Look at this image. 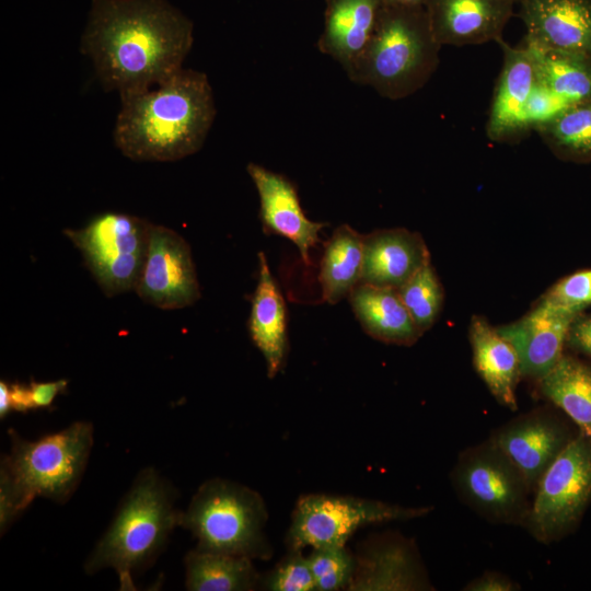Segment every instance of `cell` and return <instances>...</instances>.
<instances>
[{
    "label": "cell",
    "instance_id": "cell-21",
    "mask_svg": "<svg viewBox=\"0 0 591 591\" xmlns=\"http://www.w3.org/2000/svg\"><path fill=\"white\" fill-rule=\"evenodd\" d=\"M473 364L495 399L518 409L517 387L522 379L517 350L488 320L473 315L468 327Z\"/></svg>",
    "mask_w": 591,
    "mask_h": 591
},
{
    "label": "cell",
    "instance_id": "cell-34",
    "mask_svg": "<svg viewBox=\"0 0 591 591\" xmlns=\"http://www.w3.org/2000/svg\"><path fill=\"white\" fill-rule=\"evenodd\" d=\"M566 349L591 360V312L575 316L567 333Z\"/></svg>",
    "mask_w": 591,
    "mask_h": 591
},
{
    "label": "cell",
    "instance_id": "cell-12",
    "mask_svg": "<svg viewBox=\"0 0 591 591\" xmlns=\"http://www.w3.org/2000/svg\"><path fill=\"white\" fill-rule=\"evenodd\" d=\"M577 433L549 408L538 407L506 422L490 439L520 470L533 494L542 475Z\"/></svg>",
    "mask_w": 591,
    "mask_h": 591
},
{
    "label": "cell",
    "instance_id": "cell-17",
    "mask_svg": "<svg viewBox=\"0 0 591 591\" xmlns=\"http://www.w3.org/2000/svg\"><path fill=\"white\" fill-rule=\"evenodd\" d=\"M520 4L526 40L591 56V0H521Z\"/></svg>",
    "mask_w": 591,
    "mask_h": 591
},
{
    "label": "cell",
    "instance_id": "cell-25",
    "mask_svg": "<svg viewBox=\"0 0 591 591\" xmlns=\"http://www.w3.org/2000/svg\"><path fill=\"white\" fill-rule=\"evenodd\" d=\"M363 264V235L349 224L337 227L325 243L318 281L323 300L336 304L348 298L360 283Z\"/></svg>",
    "mask_w": 591,
    "mask_h": 591
},
{
    "label": "cell",
    "instance_id": "cell-8",
    "mask_svg": "<svg viewBox=\"0 0 591 591\" xmlns=\"http://www.w3.org/2000/svg\"><path fill=\"white\" fill-rule=\"evenodd\" d=\"M591 503V437L579 431L548 466L532 496L525 528L540 543L569 534Z\"/></svg>",
    "mask_w": 591,
    "mask_h": 591
},
{
    "label": "cell",
    "instance_id": "cell-28",
    "mask_svg": "<svg viewBox=\"0 0 591 591\" xmlns=\"http://www.w3.org/2000/svg\"><path fill=\"white\" fill-rule=\"evenodd\" d=\"M534 130L557 158L575 163L591 162V101L568 106Z\"/></svg>",
    "mask_w": 591,
    "mask_h": 591
},
{
    "label": "cell",
    "instance_id": "cell-32",
    "mask_svg": "<svg viewBox=\"0 0 591 591\" xmlns=\"http://www.w3.org/2000/svg\"><path fill=\"white\" fill-rule=\"evenodd\" d=\"M263 586L270 591H315L308 557L300 551H290L266 576Z\"/></svg>",
    "mask_w": 591,
    "mask_h": 591
},
{
    "label": "cell",
    "instance_id": "cell-19",
    "mask_svg": "<svg viewBox=\"0 0 591 591\" xmlns=\"http://www.w3.org/2000/svg\"><path fill=\"white\" fill-rule=\"evenodd\" d=\"M430 263L422 236L405 228L375 230L363 235L360 283L397 289Z\"/></svg>",
    "mask_w": 591,
    "mask_h": 591
},
{
    "label": "cell",
    "instance_id": "cell-33",
    "mask_svg": "<svg viewBox=\"0 0 591 591\" xmlns=\"http://www.w3.org/2000/svg\"><path fill=\"white\" fill-rule=\"evenodd\" d=\"M568 106H570L568 102L536 79V83L525 107V123L528 129H535L552 120Z\"/></svg>",
    "mask_w": 591,
    "mask_h": 591
},
{
    "label": "cell",
    "instance_id": "cell-14",
    "mask_svg": "<svg viewBox=\"0 0 591 591\" xmlns=\"http://www.w3.org/2000/svg\"><path fill=\"white\" fill-rule=\"evenodd\" d=\"M246 170L259 197V217L265 232L290 240L309 264L310 250L320 242L318 233L326 224L306 218L297 188L286 176L256 163H248Z\"/></svg>",
    "mask_w": 591,
    "mask_h": 591
},
{
    "label": "cell",
    "instance_id": "cell-1",
    "mask_svg": "<svg viewBox=\"0 0 591 591\" xmlns=\"http://www.w3.org/2000/svg\"><path fill=\"white\" fill-rule=\"evenodd\" d=\"M193 43V22L167 0H91L81 51L124 97L181 70Z\"/></svg>",
    "mask_w": 591,
    "mask_h": 591
},
{
    "label": "cell",
    "instance_id": "cell-9",
    "mask_svg": "<svg viewBox=\"0 0 591 591\" xmlns=\"http://www.w3.org/2000/svg\"><path fill=\"white\" fill-rule=\"evenodd\" d=\"M432 507H403L375 499L308 494L294 507L287 534L290 551L346 546L361 528L428 514Z\"/></svg>",
    "mask_w": 591,
    "mask_h": 591
},
{
    "label": "cell",
    "instance_id": "cell-6",
    "mask_svg": "<svg viewBox=\"0 0 591 591\" xmlns=\"http://www.w3.org/2000/svg\"><path fill=\"white\" fill-rule=\"evenodd\" d=\"M267 510L255 490L225 479L205 482L196 491L179 525L198 541V548L267 559L271 547L265 536Z\"/></svg>",
    "mask_w": 591,
    "mask_h": 591
},
{
    "label": "cell",
    "instance_id": "cell-26",
    "mask_svg": "<svg viewBox=\"0 0 591 591\" xmlns=\"http://www.w3.org/2000/svg\"><path fill=\"white\" fill-rule=\"evenodd\" d=\"M536 79L570 105L591 101V56L544 48L525 38Z\"/></svg>",
    "mask_w": 591,
    "mask_h": 591
},
{
    "label": "cell",
    "instance_id": "cell-10",
    "mask_svg": "<svg viewBox=\"0 0 591 591\" xmlns=\"http://www.w3.org/2000/svg\"><path fill=\"white\" fill-rule=\"evenodd\" d=\"M150 222L120 212L95 216L84 228L65 230L108 297L135 289L150 235Z\"/></svg>",
    "mask_w": 591,
    "mask_h": 591
},
{
    "label": "cell",
    "instance_id": "cell-4",
    "mask_svg": "<svg viewBox=\"0 0 591 591\" xmlns=\"http://www.w3.org/2000/svg\"><path fill=\"white\" fill-rule=\"evenodd\" d=\"M426 7L386 3L364 51L346 72L381 96L401 100L421 89L439 65Z\"/></svg>",
    "mask_w": 591,
    "mask_h": 591
},
{
    "label": "cell",
    "instance_id": "cell-27",
    "mask_svg": "<svg viewBox=\"0 0 591 591\" xmlns=\"http://www.w3.org/2000/svg\"><path fill=\"white\" fill-rule=\"evenodd\" d=\"M253 559L196 547L185 557V586L190 591H245L257 584Z\"/></svg>",
    "mask_w": 591,
    "mask_h": 591
},
{
    "label": "cell",
    "instance_id": "cell-40",
    "mask_svg": "<svg viewBox=\"0 0 591 591\" xmlns=\"http://www.w3.org/2000/svg\"><path fill=\"white\" fill-rule=\"evenodd\" d=\"M509 1H511L514 4L515 2L520 3L521 0H509Z\"/></svg>",
    "mask_w": 591,
    "mask_h": 591
},
{
    "label": "cell",
    "instance_id": "cell-39",
    "mask_svg": "<svg viewBox=\"0 0 591 591\" xmlns=\"http://www.w3.org/2000/svg\"><path fill=\"white\" fill-rule=\"evenodd\" d=\"M431 0H385L386 3L405 7H426Z\"/></svg>",
    "mask_w": 591,
    "mask_h": 591
},
{
    "label": "cell",
    "instance_id": "cell-36",
    "mask_svg": "<svg viewBox=\"0 0 591 591\" xmlns=\"http://www.w3.org/2000/svg\"><path fill=\"white\" fill-rule=\"evenodd\" d=\"M67 384V380L51 382L32 381L30 383V394L33 409L50 406L56 396L66 390Z\"/></svg>",
    "mask_w": 591,
    "mask_h": 591
},
{
    "label": "cell",
    "instance_id": "cell-11",
    "mask_svg": "<svg viewBox=\"0 0 591 591\" xmlns=\"http://www.w3.org/2000/svg\"><path fill=\"white\" fill-rule=\"evenodd\" d=\"M135 291L144 302L164 310L182 309L199 299L190 247L182 235L164 225L151 224Z\"/></svg>",
    "mask_w": 591,
    "mask_h": 591
},
{
    "label": "cell",
    "instance_id": "cell-23",
    "mask_svg": "<svg viewBox=\"0 0 591 591\" xmlns=\"http://www.w3.org/2000/svg\"><path fill=\"white\" fill-rule=\"evenodd\" d=\"M348 299L362 329L372 338L412 346L421 337L397 289L359 283Z\"/></svg>",
    "mask_w": 591,
    "mask_h": 591
},
{
    "label": "cell",
    "instance_id": "cell-24",
    "mask_svg": "<svg viewBox=\"0 0 591 591\" xmlns=\"http://www.w3.org/2000/svg\"><path fill=\"white\" fill-rule=\"evenodd\" d=\"M538 393L591 437V362L564 352L555 367L535 382Z\"/></svg>",
    "mask_w": 591,
    "mask_h": 591
},
{
    "label": "cell",
    "instance_id": "cell-13",
    "mask_svg": "<svg viewBox=\"0 0 591 591\" xmlns=\"http://www.w3.org/2000/svg\"><path fill=\"white\" fill-rule=\"evenodd\" d=\"M577 314L543 299L520 318L497 326L518 352L522 379L538 381L559 361L569 326Z\"/></svg>",
    "mask_w": 591,
    "mask_h": 591
},
{
    "label": "cell",
    "instance_id": "cell-38",
    "mask_svg": "<svg viewBox=\"0 0 591 591\" xmlns=\"http://www.w3.org/2000/svg\"><path fill=\"white\" fill-rule=\"evenodd\" d=\"M12 410L10 402L9 384L7 382H0V416L3 418Z\"/></svg>",
    "mask_w": 591,
    "mask_h": 591
},
{
    "label": "cell",
    "instance_id": "cell-18",
    "mask_svg": "<svg viewBox=\"0 0 591 591\" xmlns=\"http://www.w3.org/2000/svg\"><path fill=\"white\" fill-rule=\"evenodd\" d=\"M503 51V63L496 84L486 126L487 136L495 141H507L529 131L525 107L536 83L534 62L529 48L512 47L498 40Z\"/></svg>",
    "mask_w": 591,
    "mask_h": 591
},
{
    "label": "cell",
    "instance_id": "cell-30",
    "mask_svg": "<svg viewBox=\"0 0 591 591\" xmlns=\"http://www.w3.org/2000/svg\"><path fill=\"white\" fill-rule=\"evenodd\" d=\"M306 557L315 591L349 589L356 569V557L346 546L312 548V553Z\"/></svg>",
    "mask_w": 591,
    "mask_h": 591
},
{
    "label": "cell",
    "instance_id": "cell-15",
    "mask_svg": "<svg viewBox=\"0 0 591 591\" xmlns=\"http://www.w3.org/2000/svg\"><path fill=\"white\" fill-rule=\"evenodd\" d=\"M350 591L433 590L413 544L385 536L368 544L356 558Z\"/></svg>",
    "mask_w": 591,
    "mask_h": 591
},
{
    "label": "cell",
    "instance_id": "cell-5",
    "mask_svg": "<svg viewBox=\"0 0 591 591\" xmlns=\"http://www.w3.org/2000/svg\"><path fill=\"white\" fill-rule=\"evenodd\" d=\"M179 515L171 486L153 468L142 471L86 559L85 571L112 568L121 590H135L134 575L162 551Z\"/></svg>",
    "mask_w": 591,
    "mask_h": 591
},
{
    "label": "cell",
    "instance_id": "cell-7",
    "mask_svg": "<svg viewBox=\"0 0 591 591\" xmlns=\"http://www.w3.org/2000/svg\"><path fill=\"white\" fill-rule=\"evenodd\" d=\"M451 482L459 498L482 518L525 528L533 494L520 470L490 438L460 453Z\"/></svg>",
    "mask_w": 591,
    "mask_h": 591
},
{
    "label": "cell",
    "instance_id": "cell-35",
    "mask_svg": "<svg viewBox=\"0 0 591 591\" xmlns=\"http://www.w3.org/2000/svg\"><path fill=\"white\" fill-rule=\"evenodd\" d=\"M464 591H515L520 590V584L508 576L497 571H486L479 577L471 580Z\"/></svg>",
    "mask_w": 591,
    "mask_h": 591
},
{
    "label": "cell",
    "instance_id": "cell-31",
    "mask_svg": "<svg viewBox=\"0 0 591 591\" xmlns=\"http://www.w3.org/2000/svg\"><path fill=\"white\" fill-rule=\"evenodd\" d=\"M540 298L576 314L584 312L591 305V268L558 279Z\"/></svg>",
    "mask_w": 591,
    "mask_h": 591
},
{
    "label": "cell",
    "instance_id": "cell-16",
    "mask_svg": "<svg viewBox=\"0 0 591 591\" xmlns=\"http://www.w3.org/2000/svg\"><path fill=\"white\" fill-rule=\"evenodd\" d=\"M512 7L509 0H431L426 9L437 42L463 46L501 39Z\"/></svg>",
    "mask_w": 591,
    "mask_h": 591
},
{
    "label": "cell",
    "instance_id": "cell-2",
    "mask_svg": "<svg viewBox=\"0 0 591 591\" xmlns=\"http://www.w3.org/2000/svg\"><path fill=\"white\" fill-rule=\"evenodd\" d=\"M114 142L127 158L170 162L200 150L216 117L205 73L181 69L152 88L120 97Z\"/></svg>",
    "mask_w": 591,
    "mask_h": 591
},
{
    "label": "cell",
    "instance_id": "cell-37",
    "mask_svg": "<svg viewBox=\"0 0 591 591\" xmlns=\"http://www.w3.org/2000/svg\"><path fill=\"white\" fill-rule=\"evenodd\" d=\"M11 408L15 412L26 413L33 409L30 385L21 383L9 384Z\"/></svg>",
    "mask_w": 591,
    "mask_h": 591
},
{
    "label": "cell",
    "instance_id": "cell-3",
    "mask_svg": "<svg viewBox=\"0 0 591 591\" xmlns=\"http://www.w3.org/2000/svg\"><path fill=\"white\" fill-rule=\"evenodd\" d=\"M11 451L1 461V533L37 496L66 501L74 491L93 444V427L78 421L36 441L10 430Z\"/></svg>",
    "mask_w": 591,
    "mask_h": 591
},
{
    "label": "cell",
    "instance_id": "cell-29",
    "mask_svg": "<svg viewBox=\"0 0 591 591\" xmlns=\"http://www.w3.org/2000/svg\"><path fill=\"white\" fill-rule=\"evenodd\" d=\"M397 292L421 334L437 322L444 301L443 286L431 262L419 269Z\"/></svg>",
    "mask_w": 591,
    "mask_h": 591
},
{
    "label": "cell",
    "instance_id": "cell-22",
    "mask_svg": "<svg viewBox=\"0 0 591 591\" xmlns=\"http://www.w3.org/2000/svg\"><path fill=\"white\" fill-rule=\"evenodd\" d=\"M258 269L248 329L266 361L267 375L274 378L283 367L288 351L287 311L280 289L263 252L258 253Z\"/></svg>",
    "mask_w": 591,
    "mask_h": 591
},
{
    "label": "cell",
    "instance_id": "cell-20",
    "mask_svg": "<svg viewBox=\"0 0 591 591\" xmlns=\"http://www.w3.org/2000/svg\"><path fill=\"white\" fill-rule=\"evenodd\" d=\"M385 0H326L317 47L347 72L364 51Z\"/></svg>",
    "mask_w": 591,
    "mask_h": 591
}]
</instances>
